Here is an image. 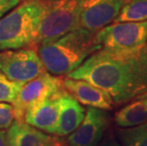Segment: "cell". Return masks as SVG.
I'll list each match as a JSON object with an SVG mask.
<instances>
[{"label": "cell", "mask_w": 147, "mask_h": 146, "mask_svg": "<svg viewBox=\"0 0 147 146\" xmlns=\"http://www.w3.org/2000/svg\"><path fill=\"white\" fill-rule=\"evenodd\" d=\"M102 146H121L118 141H113V139H109V141L104 142L102 144Z\"/></svg>", "instance_id": "22"}, {"label": "cell", "mask_w": 147, "mask_h": 146, "mask_svg": "<svg viewBox=\"0 0 147 146\" xmlns=\"http://www.w3.org/2000/svg\"><path fill=\"white\" fill-rule=\"evenodd\" d=\"M124 0H84L80 28L97 32L114 21Z\"/></svg>", "instance_id": "8"}, {"label": "cell", "mask_w": 147, "mask_h": 146, "mask_svg": "<svg viewBox=\"0 0 147 146\" xmlns=\"http://www.w3.org/2000/svg\"><path fill=\"white\" fill-rule=\"evenodd\" d=\"M118 137L123 146H147V122L138 126L121 129Z\"/></svg>", "instance_id": "16"}, {"label": "cell", "mask_w": 147, "mask_h": 146, "mask_svg": "<svg viewBox=\"0 0 147 146\" xmlns=\"http://www.w3.org/2000/svg\"><path fill=\"white\" fill-rule=\"evenodd\" d=\"M51 137L27 122L14 120L6 131L7 146H48Z\"/></svg>", "instance_id": "13"}, {"label": "cell", "mask_w": 147, "mask_h": 146, "mask_svg": "<svg viewBox=\"0 0 147 146\" xmlns=\"http://www.w3.org/2000/svg\"><path fill=\"white\" fill-rule=\"evenodd\" d=\"M102 48H133L147 41V21L119 22L104 27L95 33Z\"/></svg>", "instance_id": "7"}, {"label": "cell", "mask_w": 147, "mask_h": 146, "mask_svg": "<svg viewBox=\"0 0 147 146\" xmlns=\"http://www.w3.org/2000/svg\"><path fill=\"white\" fill-rule=\"evenodd\" d=\"M95 33L83 28L38 46V55L46 70L55 76L68 75L92 53L102 48Z\"/></svg>", "instance_id": "2"}, {"label": "cell", "mask_w": 147, "mask_h": 146, "mask_svg": "<svg viewBox=\"0 0 147 146\" xmlns=\"http://www.w3.org/2000/svg\"><path fill=\"white\" fill-rule=\"evenodd\" d=\"M48 146H64V144L57 138H51V139H49Z\"/></svg>", "instance_id": "20"}, {"label": "cell", "mask_w": 147, "mask_h": 146, "mask_svg": "<svg viewBox=\"0 0 147 146\" xmlns=\"http://www.w3.org/2000/svg\"><path fill=\"white\" fill-rule=\"evenodd\" d=\"M62 90L28 110L24 122L49 134H54L59 115V96Z\"/></svg>", "instance_id": "12"}, {"label": "cell", "mask_w": 147, "mask_h": 146, "mask_svg": "<svg viewBox=\"0 0 147 146\" xmlns=\"http://www.w3.org/2000/svg\"><path fill=\"white\" fill-rule=\"evenodd\" d=\"M67 77L102 88L114 104H127L147 93V44L126 48H101Z\"/></svg>", "instance_id": "1"}, {"label": "cell", "mask_w": 147, "mask_h": 146, "mask_svg": "<svg viewBox=\"0 0 147 146\" xmlns=\"http://www.w3.org/2000/svg\"><path fill=\"white\" fill-rule=\"evenodd\" d=\"M63 88V80L48 71L23 83L11 104L15 120L23 122L28 110Z\"/></svg>", "instance_id": "6"}, {"label": "cell", "mask_w": 147, "mask_h": 146, "mask_svg": "<svg viewBox=\"0 0 147 146\" xmlns=\"http://www.w3.org/2000/svg\"><path fill=\"white\" fill-rule=\"evenodd\" d=\"M63 87L81 104L102 110H111L114 102L107 92L84 80L63 79Z\"/></svg>", "instance_id": "10"}, {"label": "cell", "mask_w": 147, "mask_h": 146, "mask_svg": "<svg viewBox=\"0 0 147 146\" xmlns=\"http://www.w3.org/2000/svg\"><path fill=\"white\" fill-rule=\"evenodd\" d=\"M44 11L35 45L49 43L80 28L84 0H42Z\"/></svg>", "instance_id": "4"}, {"label": "cell", "mask_w": 147, "mask_h": 146, "mask_svg": "<svg viewBox=\"0 0 147 146\" xmlns=\"http://www.w3.org/2000/svg\"><path fill=\"white\" fill-rule=\"evenodd\" d=\"M14 120V111L11 104L0 102V130L8 129Z\"/></svg>", "instance_id": "18"}, {"label": "cell", "mask_w": 147, "mask_h": 146, "mask_svg": "<svg viewBox=\"0 0 147 146\" xmlns=\"http://www.w3.org/2000/svg\"><path fill=\"white\" fill-rule=\"evenodd\" d=\"M46 71L33 46L0 51V73L12 82L23 85Z\"/></svg>", "instance_id": "5"}, {"label": "cell", "mask_w": 147, "mask_h": 146, "mask_svg": "<svg viewBox=\"0 0 147 146\" xmlns=\"http://www.w3.org/2000/svg\"><path fill=\"white\" fill-rule=\"evenodd\" d=\"M86 110L69 93L63 89L59 96V115L54 131L55 136L70 135L83 122Z\"/></svg>", "instance_id": "11"}, {"label": "cell", "mask_w": 147, "mask_h": 146, "mask_svg": "<svg viewBox=\"0 0 147 146\" xmlns=\"http://www.w3.org/2000/svg\"><path fill=\"white\" fill-rule=\"evenodd\" d=\"M108 125V115L105 110L95 107L87 108L83 122L69 135V146H96L104 136Z\"/></svg>", "instance_id": "9"}, {"label": "cell", "mask_w": 147, "mask_h": 146, "mask_svg": "<svg viewBox=\"0 0 147 146\" xmlns=\"http://www.w3.org/2000/svg\"><path fill=\"white\" fill-rule=\"evenodd\" d=\"M22 1L23 0H0V18Z\"/></svg>", "instance_id": "19"}, {"label": "cell", "mask_w": 147, "mask_h": 146, "mask_svg": "<svg viewBox=\"0 0 147 146\" xmlns=\"http://www.w3.org/2000/svg\"><path fill=\"white\" fill-rule=\"evenodd\" d=\"M147 21V0H124L120 12L113 22Z\"/></svg>", "instance_id": "15"}, {"label": "cell", "mask_w": 147, "mask_h": 146, "mask_svg": "<svg viewBox=\"0 0 147 146\" xmlns=\"http://www.w3.org/2000/svg\"><path fill=\"white\" fill-rule=\"evenodd\" d=\"M21 85V83L12 82L2 73H0V102L12 104V102L16 98Z\"/></svg>", "instance_id": "17"}, {"label": "cell", "mask_w": 147, "mask_h": 146, "mask_svg": "<svg viewBox=\"0 0 147 146\" xmlns=\"http://www.w3.org/2000/svg\"><path fill=\"white\" fill-rule=\"evenodd\" d=\"M115 122L121 128L140 125L147 122V93L127 102L115 115Z\"/></svg>", "instance_id": "14"}, {"label": "cell", "mask_w": 147, "mask_h": 146, "mask_svg": "<svg viewBox=\"0 0 147 146\" xmlns=\"http://www.w3.org/2000/svg\"><path fill=\"white\" fill-rule=\"evenodd\" d=\"M0 146H7L5 130H0Z\"/></svg>", "instance_id": "21"}, {"label": "cell", "mask_w": 147, "mask_h": 146, "mask_svg": "<svg viewBox=\"0 0 147 146\" xmlns=\"http://www.w3.org/2000/svg\"><path fill=\"white\" fill-rule=\"evenodd\" d=\"M44 11L42 0H23L0 18V51L32 46Z\"/></svg>", "instance_id": "3"}]
</instances>
